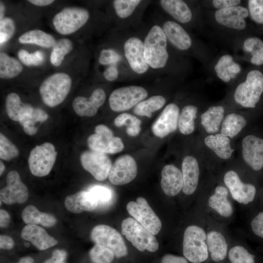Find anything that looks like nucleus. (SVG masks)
Listing matches in <instances>:
<instances>
[{
	"label": "nucleus",
	"mask_w": 263,
	"mask_h": 263,
	"mask_svg": "<svg viewBox=\"0 0 263 263\" xmlns=\"http://www.w3.org/2000/svg\"><path fill=\"white\" fill-rule=\"evenodd\" d=\"M137 173L135 160L128 154L121 155L112 165L108 178L114 185H123L132 181Z\"/></svg>",
	"instance_id": "nucleus-14"
},
{
	"label": "nucleus",
	"mask_w": 263,
	"mask_h": 263,
	"mask_svg": "<svg viewBox=\"0 0 263 263\" xmlns=\"http://www.w3.org/2000/svg\"><path fill=\"white\" fill-rule=\"evenodd\" d=\"M21 236L40 250L50 248L57 243V241L50 236L45 229L35 225H25L22 229Z\"/></svg>",
	"instance_id": "nucleus-24"
},
{
	"label": "nucleus",
	"mask_w": 263,
	"mask_h": 263,
	"mask_svg": "<svg viewBox=\"0 0 263 263\" xmlns=\"http://www.w3.org/2000/svg\"><path fill=\"white\" fill-rule=\"evenodd\" d=\"M5 169L4 164L0 161V175H1Z\"/></svg>",
	"instance_id": "nucleus-63"
},
{
	"label": "nucleus",
	"mask_w": 263,
	"mask_h": 263,
	"mask_svg": "<svg viewBox=\"0 0 263 263\" xmlns=\"http://www.w3.org/2000/svg\"><path fill=\"white\" fill-rule=\"evenodd\" d=\"M224 181L233 198L239 203L246 205L254 200L256 193L255 187L242 182L235 171H227L224 175Z\"/></svg>",
	"instance_id": "nucleus-16"
},
{
	"label": "nucleus",
	"mask_w": 263,
	"mask_h": 263,
	"mask_svg": "<svg viewBox=\"0 0 263 263\" xmlns=\"http://www.w3.org/2000/svg\"><path fill=\"white\" fill-rule=\"evenodd\" d=\"M66 208L74 213L92 211L98 206L95 197L89 191L82 190L69 195L65 200Z\"/></svg>",
	"instance_id": "nucleus-25"
},
{
	"label": "nucleus",
	"mask_w": 263,
	"mask_h": 263,
	"mask_svg": "<svg viewBox=\"0 0 263 263\" xmlns=\"http://www.w3.org/2000/svg\"><path fill=\"white\" fill-rule=\"evenodd\" d=\"M5 109L8 117L15 121H20L30 114L34 108L29 104L21 102L19 95L15 93L9 94L5 99Z\"/></svg>",
	"instance_id": "nucleus-28"
},
{
	"label": "nucleus",
	"mask_w": 263,
	"mask_h": 263,
	"mask_svg": "<svg viewBox=\"0 0 263 263\" xmlns=\"http://www.w3.org/2000/svg\"><path fill=\"white\" fill-rule=\"evenodd\" d=\"M263 93V74L259 71L248 72L245 81L241 83L234 93L235 102L244 108H254Z\"/></svg>",
	"instance_id": "nucleus-3"
},
{
	"label": "nucleus",
	"mask_w": 263,
	"mask_h": 263,
	"mask_svg": "<svg viewBox=\"0 0 263 263\" xmlns=\"http://www.w3.org/2000/svg\"><path fill=\"white\" fill-rule=\"evenodd\" d=\"M225 110L221 105L212 106L203 112L200 116V123L208 134L220 132Z\"/></svg>",
	"instance_id": "nucleus-27"
},
{
	"label": "nucleus",
	"mask_w": 263,
	"mask_h": 263,
	"mask_svg": "<svg viewBox=\"0 0 263 263\" xmlns=\"http://www.w3.org/2000/svg\"><path fill=\"white\" fill-rule=\"evenodd\" d=\"M161 186L164 192L169 196L178 194L182 189V171L175 166H165L161 171Z\"/></svg>",
	"instance_id": "nucleus-23"
},
{
	"label": "nucleus",
	"mask_w": 263,
	"mask_h": 263,
	"mask_svg": "<svg viewBox=\"0 0 263 263\" xmlns=\"http://www.w3.org/2000/svg\"><path fill=\"white\" fill-rule=\"evenodd\" d=\"M14 246L13 240L9 236L0 235V247L3 249H10Z\"/></svg>",
	"instance_id": "nucleus-57"
},
{
	"label": "nucleus",
	"mask_w": 263,
	"mask_h": 263,
	"mask_svg": "<svg viewBox=\"0 0 263 263\" xmlns=\"http://www.w3.org/2000/svg\"><path fill=\"white\" fill-rule=\"evenodd\" d=\"M207 236L203 229L190 225L185 230L183 243V252L185 258L192 263H201L208 257L206 243Z\"/></svg>",
	"instance_id": "nucleus-4"
},
{
	"label": "nucleus",
	"mask_w": 263,
	"mask_h": 263,
	"mask_svg": "<svg viewBox=\"0 0 263 263\" xmlns=\"http://www.w3.org/2000/svg\"><path fill=\"white\" fill-rule=\"evenodd\" d=\"M197 113L198 108L193 105H187L182 109L178 122V128L182 134L188 135L194 132Z\"/></svg>",
	"instance_id": "nucleus-35"
},
{
	"label": "nucleus",
	"mask_w": 263,
	"mask_h": 263,
	"mask_svg": "<svg viewBox=\"0 0 263 263\" xmlns=\"http://www.w3.org/2000/svg\"><path fill=\"white\" fill-rule=\"evenodd\" d=\"M246 125L247 121L242 114L229 113L225 115L220 132L230 139H233L241 132Z\"/></svg>",
	"instance_id": "nucleus-31"
},
{
	"label": "nucleus",
	"mask_w": 263,
	"mask_h": 263,
	"mask_svg": "<svg viewBox=\"0 0 263 263\" xmlns=\"http://www.w3.org/2000/svg\"><path fill=\"white\" fill-rule=\"evenodd\" d=\"M91 240L95 244L111 250L117 258L126 256L128 249L124 241L115 229L105 225L94 227L91 232Z\"/></svg>",
	"instance_id": "nucleus-9"
},
{
	"label": "nucleus",
	"mask_w": 263,
	"mask_h": 263,
	"mask_svg": "<svg viewBox=\"0 0 263 263\" xmlns=\"http://www.w3.org/2000/svg\"><path fill=\"white\" fill-rule=\"evenodd\" d=\"M240 3V0H214L212 1L214 7L218 10L236 6Z\"/></svg>",
	"instance_id": "nucleus-55"
},
{
	"label": "nucleus",
	"mask_w": 263,
	"mask_h": 263,
	"mask_svg": "<svg viewBox=\"0 0 263 263\" xmlns=\"http://www.w3.org/2000/svg\"><path fill=\"white\" fill-rule=\"evenodd\" d=\"M22 71V66L14 57L4 53H0V77L10 79L18 76Z\"/></svg>",
	"instance_id": "nucleus-37"
},
{
	"label": "nucleus",
	"mask_w": 263,
	"mask_h": 263,
	"mask_svg": "<svg viewBox=\"0 0 263 263\" xmlns=\"http://www.w3.org/2000/svg\"><path fill=\"white\" fill-rule=\"evenodd\" d=\"M89 17V11L85 8L67 7L55 16L53 23L58 33L67 35L74 33L83 26Z\"/></svg>",
	"instance_id": "nucleus-6"
},
{
	"label": "nucleus",
	"mask_w": 263,
	"mask_h": 263,
	"mask_svg": "<svg viewBox=\"0 0 263 263\" xmlns=\"http://www.w3.org/2000/svg\"><path fill=\"white\" fill-rule=\"evenodd\" d=\"M21 216L22 220L27 225L40 224L43 226L51 227L56 222V219L53 215L40 212L32 205L28 206L23 210Z\"/></svg>",
	"instance_id": "nucleus-33"
},
{
	"label": "nucleus",
	"mask_w": 263,
	"mask_h": 263,
	"mask_svg": "<svg viewBox=\"0 0 263 263\" xmlns=\"http://www.w3.org/2000/svg\"><path fill=\"white\" fill-rule=\"evenodd\" d=\"M183 192L187 195L193 194L196 190L199 180L200 168L197 159L192 155L184 157L182 163Z\"/></svg>",
	"instance_id": "nucleus-21"
},
{
	"label": "nucleus",
	"mask_w": 263,
	"mask_h": 263,
	"mask_svg": "<svg viewBox=\"0 0 263 263\" xmlns=\"http://www.w3.org/2000/svg\"><path fill=\"white\" fill-rule=\"evenodd\" d=\"M48 118V115L45 111L39 108H34L32 113L26 116L19 122L23 127L24 132L29 135L35 134L38 127L35 126L37 122H42Z\"/></svg>",
	"instance_id": "nucleus-38"
},
{
	"label": "nucleus",
	"mask_w": 263,
	"mask_h": 263,
	"mask_svg": "<svg viewBox=\"0 0 263 263\" xmlns=\"http://www.w3.org/2000/svg\"><path fill=\"white\" fill-rule=\"evenodd\" d=\"M248 15L247 9L243 6H236L217 10L215 18L218 23L225 27L241 30L245 28L244 19Z\"/></svg>",
	"instance_id": "nucleus-20"
},
{
	"label": "nucleus",
	"mask_w": 263,
	"mask_h": 263,
	"mask_svg": "<svg viewBox=\"0 0 263 263\" xmlns=\"http://www.w3.org/2000/svg\"><path fill=\"white\" fill-rule=\"evenodd\" d=\"M89 256L93 263H111L115 256L109 248L95 244L90 250Z\"/></svg>",
	"instance_id": "nucleus-43"
},
{
	"label": "nucleus",
	"mask_w": 263,
	"mask_h": 263,
	"mask_svg": "<svg viewBox=\"0 0 263 263\" xmlns=\"http://www.w3.org/2000/svg\"><path fill=\"white\" fill-rule=\"evenodd\" d=\"M161 263H188V262L184 257L166 254L163 257Z\"/></svg>",
	"instance_id": "nucleus-56"
},
{
	"label": "nucleus",
	"mask_w": 263,
	"mask_h": 263,
	"mask_svg": "<svg viewBox=\"0 0 263 263\" xmlns=\"http://www.w3.org/2000/svg\"><path fill=\"white\" fill-rule=\"evenodd\" d=\"M233 60L231 56L225 55L222 56L214 66V70L218 77L224 82H229L231 78L229 75L228 65Z\"/></svg>",
	"instance_id": "nucleus-48"
},
{
	"label": "nucleus",
	"mask_w": 263,
	"mask_h": 263,
	"mask_svg": "<svg viewBox=\"0 0 263 263\" xmlns=\"http://www.w3.org/2000/svg\"><path fill=\"white\" fill-rule=\"evenodd\" d=\"M82 167L98 181L105 180L112 166V161L106 154L94 150H86L80 155Z\"/></svg>",
	"instance_id": "nucleus-12"
},
{
	"label": "nucleus",
	"mask_w": 263,
	"mask_h": 263,
	"mask_svg": "<svg viewBox=\"0 0 263 263\" xmlns=\"http://www.w3.org/2000/svg\"><path fill=\"white\" fill-rule=\"evenodd\" d=\"M241 153L244 162L253 170L263 168V138L253 134L245 136L241 142Z\"/></svg>",
	"instance_id": "nucleus-15"
},
{
	"label": "nucleus",
	"mask_w": 263,
	"mask_h": 263,
	"mask_svg": "<svg viewBox=\"0 0 263 263\" xmlns=\"http://www.w3.org/2000/svg\"><path fill=\"white\" fill-rule=\"evenodd\" d=\"M122 59L121 55L113 49H104L100 53L98 61L102 65L116 64Z\"/></svg>",
	"instance_id": "nucleus-50"
},
{
	"label": "nucleus",
	"mask_w": 263,
	"mask_h": 263,
	"mask_svg": "<svg viewBox=\"0 0 263 263\" xmlns=\"http://www.w3.org/2000/svg\"><path fill=\"white\" fill-rule=\"evenodd\" d=\"M161 27L167 40L177 49L185 51L191 47L192 40L190 37L178 23L167 20L163 23Z\"/></svg>",
	"instance_id": "nucleus-22"
},
{
	"label": "nucleus",
	"mask_w": 263,
	"mask_h": 263,
	"mask_svg": "<svg viewBox=\"0 0 263 263\" xmlns=\"http://www.w3.org/2000/svg\"><path fill=\"white\" fill-rule=\"evenodd\" d=\"M5 11V7L3 3L0 1V20L4 18V12Z\"/></svg>",
	"instance_id": "nucleus-62"
},
{
	"label": "nucleus",
	"mask_w": 263,
	"mask_h": 263,
	"mask_svg": "<svg viewBox=\"0 0 263 263\" xmlns=\"http://www.w3.org/2000/svg\"><path fill=\"white\" fill-rule=\"evenodd\" d=\"M142 2L140 0H114L113 5L117 16L124 19L130 17Z\"/></svg>",
	"instance_id": "nucleus-42"
},
{
	"label": "nucleus",
	"mask_w": 263,
	"mask_h": 263,
	"mask_svg": "<svg viewBox=\"0 0 263 263\" xmlns=\"http://www.w3.org/2000/svg\"><path fill=\"white\" fill-rule=\"evenodd\" d=\"M10 217L9 213L3 209L0 210V226L4 228L7 227L10 223Z\"/></svg>",
	"instance_id": "nucleus-59"
},
{
	"label": "nucleus",
	"mask_w": 263,
	"mask_h": 263,
	"mask_svg": "<svg viewBox=\"0 0 263 263\" xmlns=\"http://www.w3.org/2000/svg\"><path fill=\"white\" fill-rule=\"evenodd\" d=\"M73 43L68 38H61L56 42L53 47L50 56L51 63L55 66H59L64 59V56L73 49Z\"/></svg>",
	"instance_id": "nucleus-40"
},
{
	"label": "nucleus",
	"mask_w": 263,
	"mask_h": 263,
	"mask_svg": "<svg viewBox=\"0 0 263 263\" xmlns=\"http://www.w3.org/2000/svg\"><path fill=\"white\" fill-rule=\"evenodd\" d=\"M227 70L230 78H233L241 72V68L238 64L232 61L228 65Z\"/></svg>",
	"instance_id": "nucleus-58"
},
{
	"label": "nucleus",
	"mask_w": 263,
	"mask_h": 263,
	"mask_svg": "<svg viewBox=\"0 0 263 263\" xmlns=\"http://www.w3.org/2000/svg\"><path fill=\"white\" fill-rule=\"evenodd\" d=\"M121 232L133 246L141 252L147 250L154 252L159 248L154 235L133 218H128L122 221Z\"/></svg>",
	"instance_id": "nucleus-5"
},
{
	"label": "nucleus",
	"mask_w": 263,
	"mask_h": 263,
	"mask_svg": "<svg viewBox=\"0 0 263 263\" xmlns=\"http://www.w3.org/2000/svg\"><path fill=\"white\" fill-rule=\"evenodd\" d=\"M244 49L251 53V63L260 65L263 64V42L256 37L249 38L244 42Z\"/></svg>",
	"instance_id": "nucleus-41"
},
{
	"label": "nucleus",
	"mask_w": 263,
	"mask_h": 263,
	"mask_svg": "<svg viewBox=\"0 0 263 263\" xmlns=\"http://www.w3.org/2000/svg\"><path fill=\"white\" fill-rule=\"evenodd\" d=\"M127 210L134 220L153 235L160 231L161 222L144 198L139 197L136 202H129Z\"/></svg>",
	"instance_id": "nucleus-11"
},
{
	"label": "nucleus",
	"mask_w": 263,
	"mask_h": 263,
	"mask_svg": "<svg viewBox=\"0 0 263 263\" xmlns=\"http://www.w3.org/2000/svg\"><path fill=\"white\" fill-rule=\"evenodd\" d=\"M106 97L104 91L97 88L89 98L82 96L76 97L73 100L72 106L75 113L80 116H93L104 104Z\"/></svg>",
	"instance_id": "nucleus-19"
},
{
	"label": "nucleus",
	"mask_w": 263,
	"mask_h": 263,
	"mask_svg": "<svg viewBox=\"0 0 263 263\" xmlns=\"http://www.w3.org/2000/svg\"><path fill=\"white\" fill-rule=\"evenodd\" d=\"M251 227L256 235L263 239V211L259 212L252 220Z\"/></svg>",
	"instance_id": "nucleus-52"
},
{
	"label": "nucleus",
	"mask_w": 263,
	"mask_h": 263,
	"mask_svg": "<svg viewBox=\"0 0 263 263\" xmlns=\"http://www.w3.org/2000/svg\"><path fill=\"white\" fill-rule=\"evenodd\" d=\"M228 258L231 263H255L254 256L240 245L230 249Z\"/></svg>",
	"instance_id": "nucleus-45"
},
{
	"label": "nucleus",
	"mask_w": 263,
	"mask_h": 263,
	"mask_svg": "<svg viewBox=\"0 0 263 263\" xmlns=\"http://www.w3.org/2000/svg\"><path fill=\"white\" fill-rule=\"evenodd\" d=\"M159 3L166 13L180 23H186L192 19L191 11L183 0H161Z\"/></svg>",
	"instance_id": "nucleus-29"
},
{
	"label": "nucleus",
	"mask_w": 263,
	"mask_h": 263,
	"mask_svg": "<svg viewBox=\"0 0 263 263\" xmlns=\"http://www.w3.org/2000/svg\"><path fill=\"white\" fill-rule=\"evenodd\" d=\"M88 191L96 199L98 206H107L112 202L113 198L112 191L106 187L95 185L91 187Z\"/></svg>",
	"instance_id": "nucleus-46"
},
{
	"label": "nucleus",
	"mask_w": 263,
	"mask_h": 263,
	"mask_svg": "<svg viewBox=\"0 0 263 263\" xmlns=\"http://www.w3.org/2000/svg\"><path fill=\"white\" fill-rule=\"evenodd\" d=\"M22 44H32L44 48L53 47L56 41L51 35L40 30H33L22 34L18 39Z\"/></svg>",
	"instance_id": "nucleus-34"
},
{
	"label": "nucleus",
	"mask_w": 263,
	"mask_h": 263,
	"mask_svg": "<svg viewBox=\"0 0 263 263\" xmlns=\"http://www.w3.org/2000/svg\"><path fill=\"white\" fill-rule=\"evenodd\" d=\"M7 186L0 191V201L11 205L25 202L29 195L28 189L21 180L19 173L11 170L6 177Z\"/></svg>",
	"instance_id": "nucleus-17"
},
{
	"label": "nucleus",
	"mask_w": 263,
	"mask_h": 263,
	"mask_svg": "<svg viewBox=\"0 0 263 263\" xmlns=\"http://www.w3.org/2000/svg\"><path fill=\"white\" fill-rule=\"evenodd\" d=\"M119 71L116 64L109 65L104 71L103 76L109 81L116 80L119 76Z\"/></svg>",
	"instance_id": "nucleus-54"
},
{
	"label": "nucleus",
	"mask_w": 263,
	"mask_h": 263,
	"mask_svg": "<svg viewBox=\"0 0 263 263\" xmlns=\"http://www.w3.org/2000/svg\"><path fill=\"white\" fill-rule=\"evenodd\" d=\"M204 143L221 159H229L234 151L230 139L220 132L206 135L204 139Z\"/></svg>",
	"instance_id": "nucleus-26"
},
{
	"label": "nucleus",
	"mask_w": 263,
	"mask_h": 263,
	"mask_svg": "<svg viewBox=\"0 0 263 263\" xmlns=\"http://www.w3.org/2000/svg\"><path fill=\"white\" fill-rule=\"evenodd\" d=\"M179 114V108L176 104H168L152 125L153 133L158 137L163 138L175 132L178 128Z\"/></svg>",
	"instance_id": "nucleus-18"
},
{
	"label": "nucleus",
	"mask_w": 263,
	"mask_h": 263,
	"mask_svg": "<svg viewBox=\"0 0 263 263\" xmlns=\"http://www.w3.org/2000/svg\"><path fill=\"white\" fill-rule=\"evenodd\" d=\"M228 194L226 188L218 186L208 200L209 207L225 217L230 216L233 211L232 206L227 199Z\"/></svg>",
	"instance_id": "nucleus-30"
},
{
	"label": "nucleus",
	"mask_w": 263,
	"mask_h": 263,
	"mask_svg": "<svg viewBox=\"0 0 263 263\" xmlns=\"http://www.w3.org/2000/svg\"><path fill=\"white\" fill-rule=\"evenodd\" d=\"M114 125L118 127L127 126L126 132L131 136H135L141 131V121L131 114L124 113L118 115L114 120Z\"/></svg>",
	"instance_id": "nucleus-39"
},
{
	"label": "nucleus",
	"mask_w": 263,
	"mask_h": 263,
	"mask_svg": "<svg viewBox=\"0 0 263 263\" xmlns=\"http://www.w3.org/2000/svg\"><path fill=\"white\" fill-rule=\"evenodd\" d=\"M30 3L37 6H44L52 3L54 0H29Z\"/></svg>",
	"instance_id": "nucleus-60"
},
{
	"label": "nucleus",
	"mask_w": 263,
	"mask_h": 263,
	"mask_svg": "<svg viewBox=\"0 0 263 263\" xmlns=\"http://www.w3.org/2000/svg\"><path fill=\"white\" fill-rule=\"evenodd\" d=\"M19 154L18 148L2 133H0V158L10 161Z\"/></svg>",
	"instance_id": "nucleus-44"
},
{
	"label": "nucleus",
	"mask_w": 263,
	"mask_h": 263,
	"mask_svg": "<svg viewBox=\"0 0 263 263\" xmlns=\"http://www.w3.org/2000/svg\"><path fill=\"white\" fill-rule=\"evenodd\" d=\"M95 133L87 139L88 147L92 150L104 153L114 154L121 151L124 144L121 139L113 136V132L107 126L99 124L94 129Z\"/></svg>",
	"instance_id": "nucleus-10"
},
{
	"label": "nucleus",
	"mask_w": 263,
	"mask_h": 263,
	"mask_svg": "<svg viewBox=\"0 0 263 263\" xmlns=\"http://www.w3.org/2000/svg\"><path fill=\"white\" fill-rule=\"evenodd\" d=\"M72 85L70 76L56 73L47 77L41 84L39 93L44 103L54 107L61 103L69 94Z\"/></svg>",
	"instance_id": "nucleus-2"
},
{
	"label": "nucleus",
	"mask_w": 263,
	"mask_h": 263,
	"mask_svg": "<svg viewBox=\"0 0 263 263\" xmlns=\"http://www.w3.org/2000/svg\"><path fill=\"white\" fill-rule=\"evenodd\" d=\"M19 59L26 66H38L41 64L44 60V55L40 51L29 53L24 49L19 50L18 53Z\"/></svg>",
	"instance_id": "nucleus-47"
},
{
	"label": "nucleus",
	"mask_w": 263,
	"mask_h": 263,
	"mask_svg": "<svg viewBox=\"0 0 263 263\" xmlns=\"http://www.w3.org/2000/svg\"><path fill=\"white\" fill-rule=\"evenodd\" d=\"M67 252L63 249H56L52 252V256L44 263H66Z\"/></svg>",
	"instance_id": "nucleus-53"
},
{
	"label": "nucleus",
	"mask_w": 263,
	"mask_h": 263,
	"mask_svg": "<svg viewBox=\"0 0 263 263\" xmlns=\"http://www.w3.org/2000/svg\"><path fill=\"white\" fill-rule=\"evenodd\" d=\"M147 96V90L141 86L131 85L118 88L109 96L110 107L114 112L125 111L137 105Z\"/></svg>",
	"instance_id": "nucleus-8"
},
{
	"label": "nucleus",
	"mask_w": 263,
	"mask_h": 263,
	"mask_svg": "<svg viewBox=\"0 0 263 263\" xmlns=\"http://www.w3.org/2000/svg\"><path fill=\"white\" fill-rule=\"evenodd\" d=\"M249 13L253 20L263 24V0H249L248 2Z\"/></svg>",
	"instance_id": "nucleus-51"
},
{
	"label": "nucleus",
	"mask_w": 263,
	"mask_h": 263,
	"mask_svg": "<svg viewBox=\"0 0 263 263\" xmlns=\"http://www.w3.org/2000/svg\"><path fill=\"white\" fill-rule=\"evenodd\" d=\"M206 240L212 260L219 262L225 259L227 254V244L224 236L219 232L211 231L207 234Z\"/></svg>",
	"instance_id": "nucleus-32"
},
{
	"label": "nucleus",
	"mask_w": 263,
	"mask_h": 263,
	"mask_svg": "<svg viewBox=\"0 0 263 263\" xmlns=\"http://www.w3.org/2000/svg\"><path fill=\"white\" fill-rule=\"evenodd\" d=\"M15 24L9 17H5L0 20V43L2 44L8 41L14 34Z\"/></svg>",
	"instance_id": "nucleus-49"
},
{
	"label": "nucleus",
	"mask_w": 263,
	"mask_h": 263,
	"mask_svg": "<svg viewBox=\"0 0 263 263\" xmlns=\"http://www.w3.org/2000/svg\"><path fill=\"white\" fill-rule=\"evenodd\" d=\"M125 58L132 70L137 75L145 74L150 67L146 61L144 54V43L139 38L132 36L123 44Z\"/></svg>",
	"instance_id": "nucleus-13"
},
{
	"label": "nucleus",
	"mask_w": 263,
	"mask_h": 263,
	"mask_svg": "<svg viewBox=\"0 0 263 263\" xmlns=\"http://www.w3.org/2000/svg\"><path fill=\"white\" fill-rule=\"evenodd\" d=\"M57 152L51 143L45 142L36 146L30 151L28 157L29 168L32 174L42 177L48 175L55 163Z\"/></svg>",
	"instance_id": "nucleus-7"
},
{
	"label": "nucleus",
	"mask_w": 263,
	"mask_h": 263,
	"mask_svg": "<svg viewBox=\"0 0 263 263\" xmlns=\"http://www.w3.org/2000/svg\"><path fill=\"white\" fill-rule=\"evenodd\" d=\"M166 102L165 98L162 95H153L138 103L134 108L133 112L136 115L150 118L152 113L161 109Z\"/></svg>",
	"instance_id": "nucleus-36"
},
{
	"label": "nucleus",
	"mask_w": 263,
	"mask_h": 263,
	"mask_svg": "<svg viewBox=\"0 0 263 263\" xmlns=\"http://www.w3.org/2000/svg\"><path fill=\"white\" fill-rule=\"evenodd\" d=\"M167 41L161 26L154 25L150 28L143 41L144 57L150 68L165 67L169 57Z\"/></svg>",
	"instance_id": "nucleus-1"
},
{
	"label": "nucleus",
	"mask_w": 263,
	"mask_h": 263,
	"mask_svg": "<svg viewBox=\"0 0 263 263\" xmlns=\"http://www.w3.org/2000/svg\"><path fill=\"white\" fill-rule=\"evenodd\" d=\"M18 263H35L34 260L30 257H24L21 258Z\"/></svg>",
	"instance_id": "nucleus-61"
},
{
	"label": "nucleus",
	"mask_w": 263,
	"mask_h": 263,
	"mask_svg": "<svg viewBox=\"0 0 263 263\" xmlns=\"http://www.w3.org/2000/svg\"><path fill=\"white\" fill-rule=\"evenodd\" d=\"M24 245L26 247H28L30 245V244L28 243H24Z\"/></svg>",
	"instance_id": "nucleus-64"
}]
</instances>
